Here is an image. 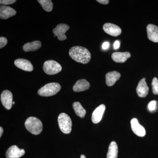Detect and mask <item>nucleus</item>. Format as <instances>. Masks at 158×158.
Listing matches in <instances>:
<instances>
[{"label": "nucleus", "instance_id": "obj_23", "mask_svg": "<svg viewBox=\"0 0 158 158\" xmlns=\"http://www.w3.org/2000/svg\"><path fill=\"white\" fill-rule=\"evenodd\" d=\"M152 90L154 94L158 95V80L157 78L154 77L153 79L152 83Z\"/></svg>", "mask_w": 158, "mask_h": 158}, {"label": "nucleus", "instance_id": "obj_6", "mask_svg": "<svg viewBox=\"0 0 158 158\" xmlns=\"http://www.w3.org/2000/svg\"><path fill=\"white\" fill-rule=\"evenodd\" d=\"M69 29V27L65 24H59L53 29V32L55 36L58 37L59 40L62 41L67 39L65 33Z\"/></svg>", "mask_w": 158, "mask_h": 158}, {"label": "nucleus", "instance_id": "obj_11", "mask_svg": "<svg viewBox=\"0 0 158 158\" xmlns=\"http://www.w3.org/2000/svg\"><path fill=\"white\" fill-rule=\"evenodd\" d=\"M15 65L23 70L31 72L34 69L33 65L31 62L25 59H16L14 62Z\"/></svg>", "mask_w": 158, "mask_h": 158}, {"label": "nucleus", "instance_id": "obj_16", "mask_svg": "<svg viewBox=\"0 0 158 158\" xmlns=\"http://www.w3.org/2000/svg\"><path fill=\"white\" fill-rule=\"evenodd\" d=\"M121 75L117 71H112L106 74V84L109 87L113 86L120 78Z\"/></svg>", "mask_w": 158, "mask_h": 158}, {"label": "nucleus", "instance_id": "obj_19", "mask_svg": "<svg viewBox=\"0 0 158 158\" xmlns=\"http://www.w3.org/2000/svg\"><path fill=\"white\" fill-rule=\"evenodd\" d=\"M41 47V42L39 40L27 43L23 46V50L26 52H34L39 49Z\"/></svg>", "mask_w": 158, "mask_h": 158}, {"label": "nucleus", "instance_id": "obj_22", "mask_svg": "<svg viewBox=\"0 0 158 158\" xmlns=\"http://www.w3.org/2000/svg\"><path fill=\"white\" fill-rule=\"evenodd\" d=\"M37 2L40 4L43 9L45 11L50 12L53 8V4L51 0H38Z\"/></svg>", "mask_w": 158, "mask_h": 158}, {"label": "nucleus", "instance_id": "obj_7", "mask_svg": "<svg viewBox=\"0 0 158 158\" xmlns=\"http://www.w3.org/2000/svg\"><path fill=\"white\" fill-rule=\"evenodd\" d=\"M1 102L7 110H10L13 104V95L11 91L5 90L1 95Z\"/></svg>", "mask_w": 158, "mask_h": 158}, {"label": "nucleus", "instance_id": "obj_15", "mask_svg": "<svg viewBox=\"0 0 158 158\" xmlns=\"http://www.w3.org/2000/svg\"><path fill=\"white\" fill-rule=\"evenodd\" d=\"M105 110H106V106L102 104L98 107L92 113V117H91L93 123L96 124L101 121L104 113Z\"/></svg>", "mask_w": 158, "mask_h": 158}, {"label": "nucleus", "instance_id": "obj_4", "mask_svg": "<svg viewBox=\"0 0 158 158\" xmlns=\"http://www.w3.org/2000/svg\"><path fill=\"white\" fill-rule=\"evenodd\" d=\"M59 127L62 132L64 134H69L71 131L72 122L67 114L62 113L59 114L58 118Z\"/></svg>", "mask_w": 158, "mask_h": 158}, {"label": "nucleus", "instance_id": "obj_29", "mask_svg": "<svg viewBox=\"0 0 158 158\" xmlns=\"http://www.w3.org/2000/svg\"><path fill=\"white\" fill-rule=\"evenodd\" d=\"M97 1L103 5H107L109 3V0H97Z\"/></svg>", "mask_w": 158, "mask_h": 158}, {"label": "nucleus", "instance_id": "obj_3", "mask_svg": "<svg viewBox=\"0 0 158 158\" xmlns=\"http://www.w3.org/2000/svg\"><path fill=\"white\" fill-rule=\"evenodd\" d=\"M61 88V85L58 83H48L40 88L38 90V94L41 96H52L58 93Z\"/></svg>", "mask_w": 158, "mask_h": 158}, {"label": "nucleus", "instance_id": "obj_8", "mask_svg": "<svg viewBox=\"0 0 158 158\" xmlns=\"http://www.w3.org/2000/svg\"><path fill=\"white\" fill-rule=\"evenodd\" d=\"M103 29L106 33L113 37H117L121 34V28L118 26L111 23H105Z\"/></svg>", "mask_w": 158, "mask_h": 158}, {"label": "nucleus", "instance_id": "obj_17", "mask_svg": "<svg viewBox=\"0 0 158 158\" xmlns=\"http://www.w3.org/2000/svg\"><path fill=\"white\" fill-rule=\"evenodd\" d=\"M131 56V54L129 52H115L112 55V58L113 61L118 63L125 62Z\"/></svg>", "mask_w": 158, "mask_h": 158}, {"label": "nucleus", "instance_id": "obj_5", "mask_svg": "<svg viewBox=\"0 0 158 158\" xmlns=\"http://www.w3.org/2000/svg\"><path fill=\"white\" fill-rule=\"evenodd\" d=\"M43 68L44 72L49 75L59 73L62 69V66L60 64L56 61L52 60L46 61Z\"/></svg>", "mask_w": 158, "mask_h": 158}, {"label": "nucleus", "instance_id": "obj_31", "mask_svg": "<svg viewBox=\"0 0 158 158\" xmlns=\"http://www.w3.org/2000/svg\"><path fill=\"white\" fill-rule=\"evenodd\" d=\"M81 158H86V157H85V155H81Z\"/></svg>", "mask_w": 158, "mask_h": 158}, {"label": "nucleus", "instance_id": "obj_20", "mask_svg": "<svg viewBox=\"0 0 158 158\" xmlns=\"http://www.w3.org/2000/svg\"><path fill=\"white\" fill-rule=\"evenodd\" d=\"M118 153V148L117 144L115 141H112L110 143L107 158H117Z\"/></svg>", "mask_w": 158, "mask_h": 158}, {"label": "nucleus", "instance_id": "obj_30", "mask_svg": "<svg viewBox=\"0 0 158 158\" xmlns=\"http://www.w3.org/2000/svg\"><path fill=\"white\" fill-rule=\"evenodd\" d=\"M3 133V128L1 127H0V137H2V135Z\"/></svg>", "mask_w": 158, "mask_h": 158}, {"label": "nucleus", "instance_id": "obj_9", "mask_svg": "<svg viewBox=\"0 0 158 158\" xmlns=\"http://www.w3.org/2000/svg\"><path fill=\"white\" fill-rule=\"evenodd\" d=\"M24 150L20 149L16 145H12L6 152V158H19L25 154Z\"/></svg>", "mask_w": 158, "mask_h": 158}, {"label": "nucleus", "instance_id": "obj_1", "mask_svg": "<svg viewBox=\"0 0 158 158\" xmlns=\"http://www.w3.org/2000/svg\"><path fill=\"white\" fill-rule=\"evenodd\" d=\"M69 56L76 62L87 64L90 62L91 54L87 48L81 46L73 47L69 51Z\"/></svg>", "mask_w": 158, "mask_h": 158}, {"label": "nucleus", "instance_id": "obj_26", "mask_svg": "<svg viewBox=\"0 0 158 158\" xmlns=\"http://www.w3.org/2000/svg\"><path fill=\"white\" fill-rule=\"evenodd\" d=\"M8 43L7 38L4 37H0V48H3L6 46Z\"/></svg>", "mask_w": 158, "mask_h": 158}, {"label": "nucleus", "instance_id": "obj_10", "mask_svg": "<svg viewBox=\"0 0 158 158\" xmlns=\"http://www.w3.org/2000/svg\"><path fill=\"white\" fill-rule=\"evenodd\" d=\"M131 124L132 130L135 135L141 137L145 136L146 134L145 129L139 123L137 118H132L131 120Z\"/></svg>", "mask_w": 158, "mask_h": 158}, {"label": "nucleus", "instance_id": "obj_25", "mask_svg": "<svg viewBox=\"0 0 158 158\" xmlns=\"http://www.w3.org/2000/svg\"><path fill=\"white\" fill-rule=\"evenodd\" d=\"M16 1L15 0H1L0 1V4L1 5H11V4H14V3L16 2Z\"/></svg>", "mask_w": 158, "mask_h": 158}, {"label": "nucleus", "instance_id": "obj_21", "mask_svg": "<svg viewBox=\"0 0 158 158\" xmlns=\"http://www.w3.org/2000/svg\"><path fill=\"white\" fill-rule=\"evenodd\" d=\"M73 107L76 114L81 118H84L86 114V111L82 107L79 102H75L73 105Z\"/></svg>", "mask_w": 158, "mask_h": 158}, {"label": "nucleus", "instance_id": "obj_28", "mask_svg": "<svg viewBox=\"0 0 158 158\" xmlns=\"http://www.w3.org/2000/svg\"><path fill=\"white\" fill-rule=\"evenodd\" d=\"M120 46V42L118 40H116L114 44V48L115 49H117Z\"/></svg>", "mask_w": 158, "mask_h": 158}, {"label": "nucleus", "instance_id": "obj_32", "mask_svg": "<svg viewBox=\"0 0 158 158\" xmlns=\"http://www.w3.org/2000/svg\"><path fill=\"white\" fill-rule=\"evenodd\" d=\"M13 103V105L15 104V102H13V103Z\"/></svg>", "mask_w": 158, "mask_h": 158}, {"label": "nucleus", "instance_id": "obj_12", "mask_svg": "<svg viewBox=\"0 0 158 158\" xmlns=\"http://www.w3.org/2000/svg\"><path fill=\"white\" fill-rule=\"evenodd\" d=\"M148 90L149 88L145 81V78L141 79L138 83L136 88V91L138 96L141 98L145 97L148 94Z\"/></svg>", "mask_w": 158, "mask_h": 158}, {"label": "nucleus", "instance_id": "obj_27", "mask_svg": "<svg viewBox=\"0 0 158 158\" xmlns=\"http://www.w3.org/2000/svg\"><path fill=\"white\" fill-rule=\"evenodd\" d=\"M110 46V44L108 42H105L103 44L102 48L104 50L107 49Z\"/></svg>", "mask_w": 158, "mask_h": 158}, {"label": "nucleus", "instance_id": "obj_14", "mask_svg": "<svg viewBox=\"0 0 158 158\" xmlns=\"http://www.w3.org/2000/svg\"><path fill=\"white\" fill-rule=\"evenodd\" d=\"M16 14V11L9 6H1L0 7V18L1 19H8Z\"/></svg>", "mask_w": 158, "mask_h": 158}, {"label": "nucleus", "instance_id": "obj_2", "mask_svg": "<svg viewBox=\"0 0 158 158\" xmlns=\"http://www.w3.org/2000/svg\"><path fill=\"white\" fill-rule=\"evenodd\" d=\"M25 126L26 129L34 135H39L42 131V122L36 117H29L25 123Z\"/></svg>", "mask_w": 158, "mask_h": 158}, {"label": "nucleus", "instance_id": "obj_24", "mask_svg": "<svg viewBox=\"0 0 158 158\" xmlns=\"http://www.w3.org/2000/svg\"><path fill=\"white\" fill-rule=\"evenodd\" d=\"M148 108L150 112H153L155 111L157 108V102L156 101H152L150 102Z\"/></svg>", "mask_w": 158, "mask_h": 158}, {"label": "nucleus", "instance_id": "obj_13", "mask_svg": "<svg viewBox=\"0 0 158 158\" xmlns=\"http://www.w3.org/2000/svg\"><path fill=\"white\" fill-rule=\"evenodd\" d=\"M148 37L150 40L154 42H158V27L150 24L147 27Z\"/></svg>", "mask_w": 158, "mask_h": 158}, {"label": "nucleus", "instance_id": "obj_18", "mask_svg": "<svg viewBox=\"0 0 158 158\" xmlns=\"http://www.w3.org/2000/svg\"><path fill=\"white\" fill-rule=\"evenodd\" d=\"M90 87V83L85 79L78 80L73 87L75 92H81L88 90Z\"/></svg>", "mask_w": 158, "mask_h": 158}]
</instances>
